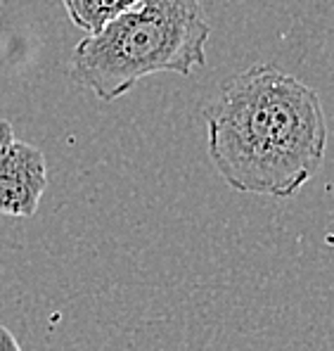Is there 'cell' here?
<instances>
[{
	"instance_id": "3",
	"label": "cell",
	"mask_w": 334,
	"mask_h": 351,
	"mask_svg": "<svg viewBox=\"0 0 334 351\" xmlns=\"http://www.w3.org/2000/svg\"><path fill=\"white\" fill-rule=\"evenodd\" d=\"M48 188V164L38 147L12 141L0 157V214L14 219L36 216Z\"/></svg>"
},
{
	"instance_id": "1",
	"label": "cell",
	"mask_w": 334,
	"mask_h": 351,
	"mask_svg": "<svg viewBox=\"0 0 334 351\" xmlns=\"http://www.w3.org/2000/svg\"><path fill=\"white\" fill-rule=\"evenodd\" d=\"M209 159L237 193L294 197L320 171L327 119L320 95L275 64H254L204 110Z\"/></svg>"
},
{
	"instance_id": "6",
	"label": "cell",
	"mask_w": 334,
	"mask_h": 351,
	"mask_svg": "<svg viewBox=\"0 0 334 351\" xmlns=\"http://www.w3.org/2000/svg\"><path fill=\"white\" fill-rule=\"evenodd\" d=\"M0 351H22L17 337H14L5 325H0Z\"/></svg>"
},
{
	"instance_id": "2",
	"label": "cell",
	"mask_w": 334,
	"mask_h": 351,
	"mask_svg": "<svg viewBox=\"0 0 334 351\" xmlns=\"http://www.w3.org/2000/svg\"><path fill=\"white\" fill-rule=\"evenodd\" d=\"M211 24L199 0H140L71 53V79L102 102L152 74L192 76L207 64Z\"/></svg>"
},
{
	"instance_id": "4",
	"label": "cell",
	"mask_w": 334,
	"mask_h": 351,
	"mask_svg": "<svg viewBox=\"0 0 334 351\" xmlns=\"http://www.w3.org/2000/svg\"><path fill=\"white\" fill-rule=\"evenodd\" d=\"M138 3L140 0H62L69 22L86 34L100 31L105 24H110L112 19Z\"/></svg>"
},
{
	"instance_id": "5",
	"label": "cell",
	"mask_w": 334,
	"mask_h": 351,
	"mask_svg": "<svg viewBox=\"0 0 334 351\" xmlns=\"http://www.w3.org/2000/svg\"><path fill=\"white\" fill-rule=\"evenodd\" d=\"M14 141V128L8 119H0V157L5 154V149L10 147V143Z\"/></svg>"
}]
</instances>
